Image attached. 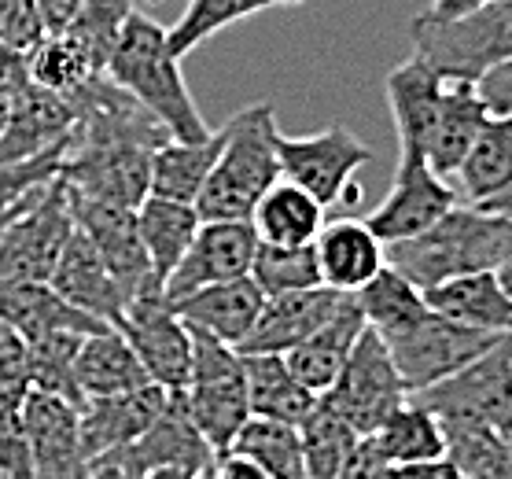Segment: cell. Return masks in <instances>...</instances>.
I'll list each match as a JSON object with an SVG mask.
<instances>
[{
    "instance_id": "obj_44",
    "label": "cell",
    "mask_w": 512,
    "mask_h": 479,
    "mask_svg": "<svg viewBox=\"0 0 512 479\" xmlns=\"http://www.w3.org/2000/svg\"><path fill=\"white\" fill-rule=\"evenodd\" d=\"M133 8H137L133 0H82L74 19L63 30L93 56V63L100 71H107L111 48H115L118 34H122L126 19L133 15Z\"/></svg>"
},
{
    "instance_id": "obj_59",
    "label": "cell",
    "mask_w": 512,
    "mask_h": 479,
    "mask_svg": "<svg viewBox=\"0 0 512 479\" xmlns=\"http://www.w3.org/2000/svg\"><path fill=\"white\" fill-rule=\"evenodd\" d=\"M12 96H0V137H4V126H8V115H12Z\"/></svg>"
},
{
    "instance_id": "obj_63",
    "label": "cell",
    "mask_w": 512,
    "mask_h": 479,
    "mask_svg": "<svg viewBox=\"0 0 512 479\" xmlns=\"http://www.w3.org/2000/svg\"><path fill=\"white\" fill-rule=\"evenodd\" d=\"M196 479H207V476H203V472H199V476H196Z\"/></svg>"
},
{
    "instance_id": "obj_4",
    "label": "cell",
    "mask_w": 512,
    "mask_h": 479,
    "mask_svg": "<svg viewBox=\"0 0 512 479\" xmlns=\"http://www.w3.org/2000/svg\"><path fill=\"white\" fill-rule=\"evenodd\" d=\"M409 41L439 74L479 82L512 59V0H483L461 15L420 12L409 23Z\"/></svg>"
},
{
    "instance_id": "obj_39",
    "label": "cell",
    "mask_w": 512,
    "mask_h": 479,
    "mask_svg": "<svg viewBox=\"0 0 512 479\" xmlns=\"http://www.w3.org/2000/svg\"><path fill=\"white\" fill-rule=\"evenodd\" d=\"M299 432H303L306 479H339L350 450H354V443L361 439L321 395H317L314 413L299 424Z\"/></svg>"
},
{
    "instance_id": "obj_64",
    "label": "cell",
    "mask_w": 512,
    "mask_h": 479,
    "mask_svg": "<svg viewBox=\"0 0 512 479\" xmlns=\"http://www.w3.org/2000/svg\"><path fill=\"white\" fill-rule=\"evenodd\" d=\"M0 479H4V476H0Z\"/></svg>"
},
{
    "instance_id": "obj_50",
    "label": "cell",
    "mask_w": 512,
    "mask_h": 479,
    "mask_svg": "<svg viewBox=\"0 0 512 479\" xmlns=\"http://www.w3.org/2000/svg\"><path fill=\"white\" fill-rule=\"evenodd\" d=\"M476 89L490 115H512V59L483 74L476 82Z\"/></svg>"
},
{
    "instance_id": "obj_34",
    "label": "cell",
    "mask_w": 512,
    "mask_h": 479,
    "mask_svg": "<svg viewBox=\"0 0 512 479\" xmlns=\"http://www.w3.org/2000/svg\"><path fill=\"white\" fill-rule=\"evenodd\" d=\"M225 133L229 129L222 126L210 129V137H203V141H174L170 137L166 144H159L152 155V196L196 203L225 148Z\"/></svg>"
},
{
    "instance_id": "obj_12",
    "label": "cell",
    "mask_w": 512,
    "mask_h": 479,
    "mask_svg": "<svg viewBox=\"0 0 512 479\" xmlns=\"http://www.w3.org/2000/svg\"><path fill=\"white\" fill-rule=\"evenodd\" d=\"M115 328L129 339L140 365L148 369L152 384L166 391H181L192 369V328L181 321L174 303L166 299V288H148L133 295L115 321Z\"/></svg>"
},
{
    "instance_id": "obj_46",
    "label": "cell",
    "mask_w": 512,
    "mask_h": 479,
    "mask_svg": "<svg viewBox=\"0 0 512 479\" xmlns=\"http://www.w3.org/2000/svg\"><path fill=\"white\" fill-rule=\"evenodd\" d=\"M30 391V343L0 321V406L19 409Z\"/></svg>"
},
{
    "instance_id": "obj_35",
    "label": "cell",
    "mask_w": 512,
    "mask_h": 479,
    "mask_svg": "<svg viewBox=\"0 0 512 479\" xmlns=\"http://www.w3.org/2000/svg\"><path fill=\"white\" fill-rule=\"evenodd\" d=\"M376 450L391 465H413V461H439L446 454V428L443 421L420 406L417 398H406L398 409H391L384 424L369 435Z\"/></svg>"
},
{
    "instance_id": "obj_54",
    "label": "cell",
    "mask_w": 512,
    "mask_h": 479,
    "mask_svg": "<svg viewBox=\"0 0 512 479\" xmlns=\"http://www.w3.org/2000/svg\"><path fill=\"white\" fill-rule=\"evenodd\" d=\"M476 4H483V0H431L428 12H435V15H461V12H468V8H476Z\"/></svg>"
},
{
    "instance_id": "obj_48",
    "label": "cell",
    "mask_w": 512,
    "mask_h": 479,
    "mask_svg": "<svg viewBox=\"0 0 512 479\" xmlns=\"http://www.w3.org/2000/svg\"><path fill=\"white\" fill-rule=\"evenodd\" d=\"M45 37V19L37 0H0V45L30 52Z\"/></svg>"
},
{
    "instance_id": "obj_7",
    "label": "cell",
    "mask_w": 512,
    "mask_h": 479,
    "mask_svg": "<svg viewBox=\"0 0 512 479\" xmlns=\"http://www.w3.org/2000/svg\"><path fill=\"white\" fill-rule=\"evenodd\" d=\"M273 148L280 159V177L306 188L321 207H354L361 185L354 181L365 163H373V148L361 144L343 122H332L310 137H288L273 129Z\"/></svg>"
},
{
    "instance_id": "obj_36",
    "label": "cell",
    "mask_w": 512,
    "mask_h": 479,
    "mask_svg": "<svg viewBox=\"0 0 512 479\" xmlns=\"http://www.w3.org/2000/svg\"><path fill=\"white\" fill-rule=\"evenodd\" d=\"M354 299L361 306L365 325L373 328V332H380L384 339L406 332L413 321H420V317L428 314L424 288H417L409 277H402L395 266L380 269L361 292H354Z\"/></svg>"
},
{
    "instance_id": "obj_31",
    "label": "cell",
    "mask_w": 512,
    "mask_h": 479,
    "mask_svg": "<svg viewBox=\"0 0 512 479\" xmlns=\"http://www.w3.org/2000/svg\"><path fill=\"white\" fill-rule=\"evenodd\" d=\"M251 417L280 424H303L317 406V395L291 373L284 354H244Z\"/></svg>"
},
{
    "instance_id": "obj_23",
    "label": "cell",
    "mask_w": 512,
    "mask_h": 479,
    "mask_svg": "<svg viewBox=\"0 0 512 479\" xmlns=\"http://www.w3.org/2000/svg\"><path fill=\"white\" fill-rule=\"evenodd\" d=\"M52 288H56L67 303H74L85 314L100 317L107 325H115L122 310H126V292L118 277L111 273V266L104 262V255L96 251V244L82 229H74L70 244L63 247V255L56 262L52 273Z\"/></svg>"
},
{
    "instance_id": "obj_58",
    "label": "cell",
    "mask_w": 512,
    "mask_h": 479,
    "mask_svg": "<svg viewBox=\"0 0 512 479\" xmlns=\"http://www.w3.org/2000/svg\"><path fill=\"white\" fill-rule=\"evenodd\" d=\"M494 432H498V435H501V443H505V446L512 450V409L505 413V417H501V424L494 428Z\"/></svg>"
},
{
    "instance_id": "obj_38",
    "label": "cell",
    "mask_w": 512,
    "mask_h": 479,
    "mask_svg": "<svg viewBox=\"0 0 512 479\" xmlns=\"http://www.w3.org/2000/svg\"><path fill=\"white\" fill-rule=\"evenodd\" d=\"M26 67H30V82L52 93L70 96L78 85H85L93 74H104L93 63V56L85 52L67 30L45 34L30 52H26Z\"/></svg>"
},
{
    "instance_id": "obj_9",
    "label": "cell",
    "mask_w": 512,
    "mask_h": 479,
    "mask_svg": "<svg viewBox=\"0 0 512 479\" xmlns=\"http://www.w3.org/2000/svg\"><path fill=\"white\" fill-rule=\"evenodd\" d=\"M443 428H498L512 409V332L439 384L417 391Z\"/></svg>"
},
{
    "instance_id": "obj_18",
    "label": "cell",
    "mask_w": 512,
    "mask_h": 479,
    "mask_svg": "<svg viewBox=\"0 0 512 479\" xmlns=\"http://www.w3.org/2000/svg\"><path fill=\"white\" fill-rule=\"evenodd\" d=\"M347 299V292H336L328 284L266 295L251 336L240 343V354H288L291 347H299L303 339L314 336L321 325H328Z\"/></svg>"
},
{
    "instance_id": "obj_11",
    "label": "cell",
    "mask_w": 512,
    "mask_h": 479,
    "mask_svg": "<svg viewBox=\"0 0 512 479\" xmlns=\"http://www.w3.org/2000/svg\"><path fill=\"white\" fill-rule=\"evenodd\" d=\"M498 339L505 336L461 325V321L428 306V314L420 317V321H413L406 332H398V336L384 339V343L391 347V358H395L398 373H402L406 391L417 395L424 387L439 384L450 373H457L461 365H468L483 351H490Z\"/></svg>"
},
{
    "instance_id": "obj_22",
    "label": "cell",
    "mask_w": 512,
    "mask_h": 479,
    "mask_svg": "<svg viewBox=\"0 0 512 479\" xmlns=\"http://www.w3.org/2000/svg\"><path fill=\"white\" fill-rule=\"evenodd\" d=\"M314 247L317 266H321V281L347 295L361 292L387 266V244L365 225V218H354V214L325 222Z\"/></svg>"
},
{
    "instance_id": "obj_32",
    "label": "cell",
    "mask_w": 512,
    "mask_h": 479,
    "mask_svg": "<svg viewBox=\"0 0 512 479\" xmlns=\"http://www.w3.org/2000/svg\"><path fill=\"white\" fill-rule=\"evenodd\" d=\"M450 181L461 203H487L512 185V115H487Z\"/></svg>"
},
{
    "instance_id": "obj_17",
    "label": "cell",
    "mask_w": 512,
    "mask_h": 479,
    "mask_svg": "<svg viewBox=\"0 0 512 479\" xmlns=\"http://www.w3.org/2000/svg\"><path fill=\"white\" fill-rule=\"evenodd\" d=\"M166 402H170V391L163 384H144V387H133V391H122V395L89 398L78 409L82 443L89 461L93 465L115 461L129 443H137L140 435L159 421Z\"/></svg>"
},
{
    "instance_id": "obj_6",
    "label": "cell",
    "mask_w": 512,
    "mask_h": 479,
    "mask_svg": "<svg viewBox=\"0 0 512 479\" xmlns=\"http://www.w3.org/2000/svg\"><path fill=\"white\" fill-rule=\"evenodd\" d=\"M181 395H185L188 413L210 443V450L214 454L229 450L251 417L244 354L229 347L225 339L210 336L203 328H192V369H188Z\"/></svg>"
},
{
    "instance_id": "obj_8",
    "label": "cell",
    "mask_w": 512,
    "mask_h": 479,
    "mask_svg": "<svg viewBox=\"0 0 512 479\" xmlns=\"http://www.w3.org/2000/svg\"><path fill=\"white\" fill-rule=\"evenodd\" d=\"M78 222L70 211L67 185L59 174L34 188L15 207L0 233V277L4 281H52L63 247L70 244Z\"/></svg>"
},
{
    "instance_id": "obj_14",
    "label": "cell",
    "mask_w": 512,
    "mask_h": 479,
    "mask_svg": "<svg viewBox=\"0 0 512 479\" xmlns=\"http://www.w3.org/2000/svg\"><path fill=\"white\" fill-rule=\"evenodd\" d=\"M67 196H70L74 222H78V229L93 240L96 251L104 255V262L111 266V273H115L118 284H122V292H126V303L133 299V295L163 284L159 277H155L144 244H140L137 211H133V207H118V203H100V199L74 196L70 188H67Z\"/></svg>"
},
{
    "instance_id": "obj_55",
    "label": "cell",
    "mask_w": 512,
    "mask_h": 479,
    "mask_svg": "<svg viewBox=\"0 0 512 479\" xmlns=\"http://www.w3.org/2000/svg\"><path fill=\"white\" fill-rule=\"evenodd\" d=\"M122 479H196L185 468H152V472H140V476H122Z\"/></svg>"
},
{
    "instance_id": "obj_33",
    "label": "cell",
    "mask_w": 512,
    "mask_h": 479,
    "mask_svg": "<svg viewBox=\"0 0 512 479\" xmlns=\"http://www.w3.org/2000/svg\"><path fill=\"white\" fill-rule=\"evenodd\" d=\"M199 211L196 203H181V199H166V196H144V203L137 207V229H140V244L148 251V262H152L155 277L159 281H170V273L181 266L185 251L196 240L199 229Z\"/></svg>"
},
{
    "instance_id": "obj_45",
    "label": "cell",
    "mask_w": 512,
    "mask_h": 479,
    "mask_svg": "<svg viewBox=\"0 0 512 479\" xmlns=\"http://www.w3.org/2000/svg\"><path fill=\"white\" fill-rule=\"evenodd\" d=\"M67 144L70 141L56 144V148H48V152L34 155V159H23V163H0V211L23 203L34 188L48 185L59 174V166H63Z\"/></svg>"
},
{
    "instance_id": "obj_2",
    "label": "cell",
    "mask_w": 512,
    "mask_h": 479,
    "mask_svg": "<svg viewBox=\"0 0 512 479\" xmlns=\"http://www.w3.org/2000/svg\"><path fill=\"white\" fill-rule=\"evenodd\" d=\"M107 78L118 82L129 96H137L148 107L174 141H203L210 137V126L199 115L196 100L188 93L181 59L166 45V26H159L152 15L133 8L118 34L111 59H107Z\"/></svg>"
},
{
    "instance_id": "obj_13",
    "label": "cell",
    "mask_w": 512,
    "mask_h": 479,
    "mask_svg": "<svg viewBox=\"0 0 512 479\" xmlns=\"http://www.w3.org/2000/svg\"><path fill=\"white\" fill-rule=\"evenodd\" d=\"M457 203H461V196H457L454 181L435 174L424 152L398 148L395 185L384 196V203L365 218V225L384 244H395V240H409V236H420L424 229H431Z\"/></svg>"
},
{
    "instance_id": "obj_42",
    "label": "cell",
    "mask_w": 512,
    "mask_h": 479,
    "mask_svg": "<svg viewBox=\"0 0 512 479\" xmlns=\"http://www.w3.org/2000/svg\"><path fill=\"white\" fill-rule=\"evenodd\" d=\"M443 457L457 479H512V450L494 428H446Z\"/></svg>"
},
{
    "instance_id": "obj_56",
    "label": "cell",
    "mask_w": 512,
    "mask_h": 479,
    "mask_svg": "<svg viewBox=\"0 0 512 479\" xmlns=\"http://www.w3.org/2000/svg\"><path fill=\"white\" fill-rule=\"evenodd\" d=\"M479 207H487V211H498V214H505V218H512V185L505 188V192H498L494 199H487V203H479Z\"/></svg>"
},
{
    "instance_id": "obj_26",
    "label": "cell",
    "mask_w": 512,
    "mask_h": 479,
    "mask_svg": "<svg viewBox=\"0 0 512 479\" xmlns=\"http://www.w3.org/2000/svg\"><path fill=\"white\" fill-rule=\"evenodd\" d=\"M431 310L454 317L461 325L483 328V332H512V295L501 284L498 269H479V273H461L450 281L424 288Z\"/></svg>"
},
{
    "instance_id": "obj_57",
    "label": "cell",
    "mask_w": 512,
    "mask_h": 479,
    "mask_svg": "<svg viewBox=\"0 0 512 479\" xmlns=\"http://www.w3.org/2000/svg\"><path fill=\"white\" fill-rule=\"evenodd\" d=\"M85 479H122V468H118L115 461H100V465H93V472Z\"/></svg>"
},
{
    "instance_id": "obj_1",
    "label": "cell",
    "mask_w": 512,
    "mask_h": 479,
    "mask_svg": "<svg viewBox=\"0 0 512 479\" xmlns=\"http://www.w3.org/2000/svg\"><path fill=\"white\" fill-rule=\"evenodd\" d=\"M509 255L512 218L479 203H457L420 236L387 244V266H395L417 288H435L461 273L498 269Z\"/></svg>"
},
{
    "instance_id": "obj_61",
    "label": "cell",
    "mask_w": 512,
    "mask_h": 479,
    "mask_svg": "<svg viewBox=\"0 0 512 479\" xmlns=\"http://www.w3.org/2000/svg\"><path fill=\"white\" fill-rule=\"evenodd\" d=\"M15 207H19V203H15ZM15 207H8V211H0V233H4V225H8V218L15 214Z\"/></svg>"
},
{
    "instance_id": "obj_40",
    "label": "cell",
    "mask_w": 512,
    "mask_h": 479,
    "mask_svg": "<svg viewBox=\"0 0 512 479\" xmlns=\"http://www.w3.org/2000/svg\"><path fill=\"white\" fill-rule=\"evenodd\" d=\"M273 8V0H188L185 15L166 30V45L177 59L207 45L214 34H222L225 26L244 23L251 15H262Z\"/></svg>"
},
{
    "instance_id": "obj_21",
    "label": "cell",
    "mask_w": 512,
    "mask_h": 479,
    "mask_svg": "<svg viewBox=\"0 0 512 479\" xmlns=\"http://www.w3.org/2000/svg\"><path fill=\"white\" fill-rule=\"evenodd\" d=\"M170 303H174V310L181 314L185 325L203 328V332L225 339L229 347L240 351V343L251 336V328H255L258 314H262L266 292L247 273V277H236V281H218L207 284V288H196V292L170 299Z\"/></svg>"
},
{
    "instance_id": "obj_51",
    "label": "cell",
    "mask_w": 512,
    "mask_h": 479,
    "mask_svg": "<svg viewBox=\"0 0 512 479\" xmlns=\"http://www.w3.org/2000/svg\"><path fill=\"white\" fill-rule=\"evenodd\" d=\"M203 476L207 479H269L266 472L251 461V457L236 454V450H222V454H214V461L203 468Z\"/></svg>"
},
{
    "instance_id": "obj_25",
    "label": "cell",
    "mask_w": 512,
    "mask_h": 479,
    "mask_svg": "<svg viewBox=\"0 0 512 479\" xmlns=\"http://www.w3.org/2000/svg\"><path fill=\"white\" fill-rule=\"evenodd\" d=\"M384 89H387V104H391V118H395V129H398V148H417V152H424L428 133L435 126V115H439V104H443L446 74H439L428 59H420L413 52L406 63L391 67Z\"/></svg>"
},
{
    "instance_id": "obj_60",
    "label": "cell",
    "mask_w": 512,
    "mask_h": 479,
    "mask_svg": "<svg viewBox=\"0 0 512 479\" xmlns=\"http://www.w3.org/2000/svg\"><path fill=\"white\" fill-rule=\"evenodd\" d=\"M498 277H501V284H505V288H509V295H512V255L498 266Z\"/></svg>"
},
{
    "instance_id": "obj_41",
    "label": "cell",
    "mask_w": 512,
    "mask_h": 479,
    "mask_svg": "<svg viewBox=\"0 0 512 479\" xmlns=\"http://www.w3.org/2000/svg\"><path fill=\"white\" fill-rule=\"evenodd\" d=\"M82 347V332H52L30 343V387L45 395L67 398L70 406H85V395L74 376V358Z\"/></svg>"
},
{
    "instance_id": "obj_49",
    "label": "cell",
    "mask_w": 512,
    "mask_h": 479,
    "mask_svg": "<svg viewBox=\"0 0 512 479\" xmlns=\"http://www.w3.org/2000/svg\"><path fill=\"white\" fill-rule=\"evenodd\" d=\"M339 479H391V461L376 450V443L369 435H361L358 443H354V450H350Z\"/></svg>"
},
{
    "instance_id": "obj_43",
    "label": "cell",
    "mask_w": 512,
    "mask_h": 479,
    "mask_svg": "<svg viewBox=\"0 0 512 479\" xmlns=\"http://www.w3.org/2000/svg\"><path fill=\"white\" fill-rule=\"evenodd\" d=\"M251 277L266 295L280 292H299V288H317L321 281V266H317V247L314 244H262L258 240L255 262H251Z\"/></svg>"
},
{
    "instance_id": "obj_28",
    "label": "cell",
    "mask_w": 512,
    "mask_h": 479,
    "mask_svg": "<svg viewBox=\"0 0 512 479\" xmlns=\"http://www.w3.org/2000/svg\"><path fill=\"white\" fill-rule=\"evenodd\" d=\"M74 376H78L85 402L152 384V376L140 365L137 351L129 347V339L115 325L82 336V347H78V358H74Z\"/></svg>"
},
{
    "instance_id": "obj_16",
    "label": "cell",
    "mask_w": 512,
    "mask_h": 479,
    "mask_svg": "<svg viewBox=\"0 0 512 479\" xmlns=\"http://www.w3.org/2000/svg\"><path fill=\"white\" fill-rule=\"evenodd\" d=\"M255 251L258 233L251 218L247 222H199L196 240L166 281V299H181V295L207 288V284L247 277Z\"/></svg>"
},
{
    "instance_id": "obj_29",
    "label": "cell",
    "mask_w": 512,
    "mask_h": 479,
    "mask_svg": "<svg viewBox=\"0 0 512 479\" xmlns=\"http://www.w3.org/2000/svg\"><path fill=\"white\" fill-rule=\"evenodd\" d=\"M361 332H365V317H361L358 299L350 295L347 303H343V310L328 325L317 328L314 336L303 339L299 347H291L284 358H288L291 373L299 376L314 395H325L328 387L336 384L339 369L347 365Z\"/></svg>"
},
{
    "instance_id": "obj_30",
    "label": "cell",
    "mask_w": 512,
    "mask_h": 479,
    "mask_svg": "<svg viewBox=\"0 0 512 479\" xmlns=\"http://www.w3.org/2000/svg\"><path fill=\"white\" fill-rule=\"evenodd\" d=\"M328 222V207H321L306 188H299L288 177H277L273 185L262 192V199L251 211V225L262 244H314L317 233Z\"/></svg>"
},
{
    "instance_id": "obj_24",
    "label": "cell",
    "mask_w": 512,
    "mask_h": 479,
    "mask_svg": "<svg viewBox=\"0 0 512 479\" xmlns=\"http://www.w3.org/2000/svg\"><path fill=\"white\" fill-rule=\"evenodd\" d=\"M0 321L12 325L26 343L45 339L52 332H82V336H89V332L111 328L100 317L67 303L48 281H4V277H0Z\"/></svg>"
},
{
    "instance_id": "obj_19",
    "label": "cell",
    "mask_w": 512,
    "mask_h": 479,
    "mask_svg": "<svg viewBox=\"0 0 512 479\" xmlns=\"http://www.w3.org/2000/svg\"><path fill=\"white\" fill-rule=\"evenodd\" d=\"M210 461H214V450L192 421L181 391H170V402L159 413V421L115 457L122 476H140L152 468H185V472L199 476Z\"/></svg>"
},
{
    "instance_id": "obj_5",
    "label": "cell",
    "mask_w": 512,
    "mask_h": 479,
    "mask_svg": "<svg viewBox=\"0 0 512 479\" xmlns=\"http://www.w3.org/2000/svg\"><path fill=\"white\" fill-rule=\"evenodd\" d=\"M166 141L148 133H70L59 181L74 196L137 211L152 192V155Z\"/></svg>"
},
{
    "instance_id": "obj_3",
    "label": "cell",
    "mask_w": 512,
    "mask_h": 479,
    "mask_svg": "<svg viewBox=\"0 0 512 479\" xmlns=\"http://www.w3.org/2000/svg\"><path fill=\"white\" fill-rule=\"evenodd\" d=\"M225 148L210 170L196 199L203 222H247L255 203L280 177V159L273 148L277 111L273 104H251L225 122Z\"/></svg>"
},
{
    "instance_id": "obj_10",
    "label": "cell",
    "mask_w": 512,
    "mask_h": 479,
    "mask_svg": "<svg viewBox=\"0 0 512 479\" xmlns=\"http://www.w3.org/2000/svg\"><path fill=\"white\" fill-rule=\"evenodd\" d=\"M339 417L354 428L358 435H373L391 409H398L409 398L402 373H398L391 347L384 343L380 332L365 325L358 336L347 365L339 369L336 384L321 395Z\"/></svg>"
},
{
    "instance_id": "obj_20",
    "label": "cell",
    "mask_w": 512,
    "mask_h": 479,
    "mask_svg": "<svg viewBox=\"0 0 512 479\" xmlns=\"http://www.w3.org/2000/svg\"><path fill=\"white\" fill-rule=\"evenodd\" d=\"M74 122L78 115H74L70 96L30 82L12 104V115H8L4 137H0V163H23V159H34V155L70 141Z\"/></svg>"
},
{
    "instance_id": "obj_52",
    "label": "cell",
    "mask_w": 512,
    "mask_h": 479,
    "mask_svg": "<svg viewBox=\"0 0 512 479\" xmlns=\"http://www.w3.org/2000/svg\"><path fill=\"white\" fill-rule=\"evenodd\" d=\"M391 479H457L446 457L439 461H413V465H391Z\"/></svg>"
},
{
    "instance_id": "obj_37",
    "label": "cell",
    "mask_w": 512,
    "mask_h": 479,
    "mask_svg": "<svg viewBox=\"0 0 512 479\" xmlns=\"http://www.w3.org/2000/svg\"><path fill=\"white\" fill-rule=\"evenodd\" d=\"M229 450L251 457L269 479H306L303 432H299V424L247 417V424L240 428V435L233 439Z\"/></svg>"
},
{
    "instance_id": "obj_62",
    "label": "cell",
    "mask_w": 512,
    "mask_h": 479,
    "mask_svg": "<svg viewBox=\"0 0 512 479\" xmlns=\"http://www.w3.org/2000/svg\"><path fill=\"white\" fill-rule=\"evenodd\" d=\"M273 4H288V8H295V4H306V0H273Z\"/></svg>"
},
{
    "instance_id": "obj_15",
    "label": "cell",
    "mask_w": 512,
    "mask_h": 479,
    "mask_svg": "<svg viewBox=\"0 0 512 479\" xmlns=\"http://www.w3.org/2000/svg\"><path fill=\"white\" fill-rule=\"evenodd\" d=\"M19 413H23L37 479H85L93 472V461L82 443L78 406L45 391H30Z\"/></svg>"
},
{
    "instance_id": "obj_27",
    "label": "cell",
    "mask_w": 512,
    "mask_h": 479,
    "mask_svg": "<svg viewBox=\"0 0 512 479\" xmlns=\"http://www.w3.org/2000/svg\"><path fill=\"white\" fill-rule=\"evenodd\" d=\"M487 104L479 96L476 82H465V78H446L443 89V104H439V115H435V126L428 133V144H424V159L431 163V170L443 177H454V170L461 166L465 152L472 148L476 133L487 122Z\"/></svg>"
},
{
    "instance_id": "obj_53",
    "label": "cell",
    "mask_w": 512,
    "mask_h": 479,
    "mask_svg": "<svg viewBox=\"0 0 512 479\" xmlns=\"http://www.w3.org/2000/svg\"><path fill=\"white\" fill-rule=\"evenodd\" d=\"M78 4H82V0H37L41 19H45V34H56V30H63V26L74 19Z\"/></svg>"
},
{
    "instance_id": "obj_47",
    "label": "cell",
    "mask_w": 512,
    "mask_h": 479,
    "mask_svg": "<svg viewBox=\"0 0 512 479\" xmlns=\"http://www.w3.org/2000/svg\"><path fill=\"white\" fill-rule=\"evenodd\" d=\"M0 476L4 479H37L34 457L26 443L23 413L12 406H0Z\"/></svg>"
}]
</instances>
